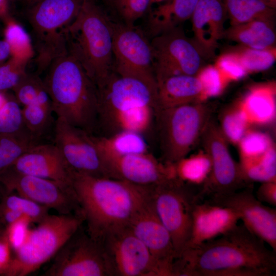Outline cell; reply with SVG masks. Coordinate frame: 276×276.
<instances>
[{"instance_id":"obj_8","label":"cell","mask_w":276,"mask_h":276,"mask_svg":"<svg viewBox=\"0 0 276 276\" xmlns=\"http://www.w3.org/2000/svg\"><path fill=\"white\" fill-rule=\"evenodd\" d=\"M83 0H32L27 17L36 42V62L44 70L67 52L64 30L76 17Z\"/></svg>"},{"instance_id":"obj_16","label":"cell","mask_w":276,"mask_h":276,"mask_svg":"<svg viewBox=\"0 0 276 276\" xmlns=\"http://www.w3.org/2000/svg\"><path fill=\"white\" fill-rule=\"evenodd\" d=\"M54 142L73 172L107 177L91 134L57 118Z\"/></svg>"},{"instance_id":"obj_34","label":"cell","mask_w":276,"mask_h":276,"mask_svg":"<svg viewBox=\"0 0 276 276\" xmlns=\"http://www.w3.org/2000/svg\"><path fill=\"white\" fill-rule=\"evenodd\" d=\"M0 208L19 213L31 223H39L49 214V209L13 193H5L0 202Z\"/></svg>"},{"instance_id":"obj_51","label":"cell","mask_w":276,"mask_h":276,"mask_svg":"<svg viewBox=\"0 0 276 276\" xmlns=\"http://www.w3.org/2000/svg\"><path fill=\"white\" fill-rule=\"evenodd\" d=\"M105 4L109 6H112L113 0H102Z\"/></svg>"},{"instance_id":"obj_5","label":"cell","mask_w":276,"mask_h":276,"mask_svg":"<svg viewBox=\"0 0 276 276\" xmlns=\"http://www.w3.org/2000/svg\"><path fill=\"white\" fill-rule=\"evenodd\" d=\"M64 35L67 52L79 62L98 88L114 72L112 20L97 0H83Z\"/></svg>"},{"instance_id":"obj_37","label":"cell","mask_w":276,"mask_h":276,"mask_svg":"<svg viewBox=\"0 0 276 276\" xmlns=\"http://www.w3.org/2000/svg\"><path fill=\"white\" fill-rule=\"evenodd\" d=\"M248 122L240 106L224 116L221 128L228 141L238 144L247 131Z\"/></svg>"},{"instance_id":"obj_41","label":"cell","mask_w":276,"mask_h":276,"mask_svg":"<svg viewBox=\"0 0 276 276\" xmlns=\"http://www.w3.org/2000/svg\"><path fill=\"white\" fill-rule=\"evenodd\" d=\"M197 76L201 83L205 98L221 92L224 79L216 66H209L201 68Z\"/></svg>"},{"instance_id":"obj_23","label":"cell","mask_w":276,"mask_h":276,"mask_svg":"<svg viewBox=\"0 0 276 276\" xmlns=\"http://www.w3.org/2000/svg\"><path fill=\"white\" fill-rule=\"evenodd\" d=\"M205 99L197 75L174 76L157 83L158 108L203 102Z\"/></svg>"},{"instance_id":"obj_31","label":"cell","mask_w":276,"mask_h":276,"mask_svg":"<svg viewBox=\"0 0 276 276\" xmlns=\"http://www.w3.org/2000/svg\"><path fill=\"white\" fill-rule=\"evenodd\" d=\"M38 139L28 133L18 135L0 134V175L33 146Z\"/></svg>"},{"instance_id":"obj_38","label":"cell","mask_w":276,"mask_h":276,"mask_svg":"<svg viewBox=\"0 0 276 276\" xmlns=\"http://www.w3.org/2000/svg\"><path fill=\"white\" fill-rule=\"evenodd\" d=\"M43 86V81L38 76L27 73L13 89L14 97L22 107L32 104Z\"/></svg>"},{"instance_id":"obj_33","label":"cell","mask_w":276,"mask_h":276,"mask_svg":"<svg viewBox=\"0 0 276 276\" xmlns=\"http://www.w3.org/2000/svg\"><path fill=\"white\" fill-rule=\"evenodd\" d=\"M52 112L51 104L34 102L23 106L22 116L27 131L38 139L49 126Z\"/></svg>"},{"instance_id":"obj_4","label":"cell","mask_w":276,"mask_h":276,"mask_svg":"<svg viewBox=\"0 0 276 276\" xmlns=\"http://www.w3.org/2000/svg\"><path fill=\"white\" fill-rule=\"evenodd\" d=\"M43 81L57 119L92 134L97 127L99 92L79 62L66 53L47 68Z\"/></svg>"},{"instance_id":"obj_20","label":"cell","mask_w":276,"mask_h":276,"mask_svg":"<svg viewBox=\"0 0 276 276\" xmlns=\"http://www.w3.org/2000/svg\"><path fill=\"white\" fill-rule=\"evenodd\" d=\"M8 169L72 187L74 172L54 144L38 143L33 146Z\"/></svg>"},{"instance_id":"obj_9","label":"cell","mask_w":276,"mask_h":276,"mask_svg":"<svg viewBox=\"0 0 276 276\" xmlns=\"http://www.w3.org/2000/svg\"><path fill=\"white\" fill-rule=\"evenodd\" d=\"M191 187L174 178L151 188L152 204L171 236L176 259L189 240L193 207L200 200Z\"/></svg>"},{"instance_id":"obj_50","label":"cell","mask_w":276,"mask_h":276,"mask_svg":"<svg viewBox=\"0 0 276 276\" xmlns=\"http://www.w3.org/2000/svg\"><path fill=\"white\" fill-rule=\"evenodd\" d=\"M6 233L5 227L0 224V238L3 237Z\"/></svg>"},{"instance_id":"obj_40","label":"cell","mask_w":276,"mask_h":276,"mask_svg":"<svg viewBox=\"0 0 276 276\" xmlns=\"http://www.w3.org/2000/svg\"><path fill=\"white\" fill-rule=\"evenodd\" d=\"M26 66L11 57L0 64V91L13 89L27 74Z\"/></svg>"},{"instance_id":"obj_30","label":"cell","mask_w":276,"mask_h":276,"mask_svg":"<svg viewBox=\"0 0 276 276\" xmlns=\"http://www.w3.org/2000/svg\"><path fill=\"white\" fill-rule=\"evenodd\" d=\"M239 164L247 183L276 181V152L274 146L260 156L240 160Z\"/></svg>"},{"instance_id":"obj_13","label":"cell","mask_w":276,"mask_h":276,"mask_svg":"<svg viewBox=\"0 0 276 276\" xmlns=\"http://www.w3.org/2000/svg\"><path fill=\"white\" fill-rule=\"evenodd\" d=\"M154 71L157 83L168 77L197 75L204 57L180 27L153 37Z\"/></svg>"},{"instance_id":"obj_6","label":"cell","mask_w":276,"mask_h":276,"mask_svg":"<svg viewBox=\"0 0 276 276\" xmlns=\"http://www.w3.org/2000/svg\"><path fill=\"white\" fill-rule=\"evenodd\" d=\"M80 213L47 215L30 230L25 242L13 251L6 276H26L54 258L63 244L81 227Z\"/></svg>"},{"instance_id":"obj_10","label":"cell","mask_w":276,"mask_h":276,"mask_svg":"<svg viewBox=\"0 0 276 276\" xmlns=\"http://www.w3.org/2000/svg\"><path fill=\"white\" fill-rule=\"evenodd\" d=\"M114 72L157 90L151 41L134 25L112 21Z\"/></svg>"},{"instance_id":"obj_27","label":"cell","mask_w":276,"mask_h":276,"mask_svg":"<svg viewBox=\"0 0 276 276\" xmlns=\"http://www.w3.org/2000/svg\"><path fill=\"white\" fill-rule=\"evenodd\" d=\"M91 138L101 158L148 152V146L143 134L131 131H122L109 135Z\"/></svg>"},{"instance_id":"obj_17","label":"cell","mask_w":276,"mask_h":276,"mask_svg":"<svg viewBox=\"0 0 276 276\" xmlns=\"http://www.w3.org/2000/svg\"><path fill=\"white\" fill-rule=\"evenodd\" d=\"M107 177L151 187L176 178L173 164L160 162L148 152L101 158Z\"/></svg>"},{"instance_id":"obj_11","label":"cell","mask_w":276,"mask_h":276,"mask_svg":"<svg viewBox=\"0 0 276 276\" xmlns=\"http://www.w3.org/2000/svg\"><path fill=\"white\" fill-rule=\"evenodd\" d=\"M204 152L211 163V171L206 181L198 191L199 199L221 196L248 186L240 166L233 158L228 140L220 127L211 120L201 137Z\"/></svg>"},{"instance_id":"obj_25","label":"cell","mask_w":276,"mask_h":276,"mask_svg":"<svg viewBox=\"0 0 276 276\" xmlns=\"http://www.w3.org/2000/svg\"><path fill=\"white\" fill-rule=\"evenodd\" d=\"M274 20L255 19L231 26L224 32L223 37L240 45L254 49L275 47L276 34Z\"/></svg>"},{"instance_id":"obj_15","label":"cell","mask_w":276,"mask_h":276,"mask_svg":"<svg viewBox=\"0 0 276 276\" xmlns=\"http://www.w3.org/2000/svg\"><path fill=\"white\" fill-rule=\"evenodd\" d=\"M0 184L5 193L16 192L59 214L80 213L72 187L58 181L7 169L0 175Z\"/></svg>"},{"instance_id":"obj_49","label":"cell","mask_w":276,"mask_h":276,"mask_svg":"<svg viewBox=\"0 0 276 276\" xmlns=\"http://www.w3.org/2000/svg\"><path fill=\"white\" fill-rule=\"evenodd\" d=\"M265 3H266L270 7L275 8L276 6V0H263Z\"/></svg>"},{"instance_id":"obj_28","label":"cell","mask_w":276,"mask_h":276,"mask_svg":"<svg viewBox=\"0 0 276 276\" xmlns=\"http://www.w3.org/2000/svg\"><path fill=\"white\" fill-rule=\"evenodd\" d=\"M176 178L191 186H201L211 171L210 159L205 152L186 156L173 164Z\"/></svg>"},{"instance_id":"obj_44","label":"cell","mask_w":276,"mask_h":276,"mask_svg":"<svg viewBox=\"0 0 276 276\" xmlns=\"http://www.w3.org/2000/svg\"><path fill=\"white\" fill-rule=\"evenodd\" d=\"M255 196L262 203L276 206V181L262 182Z\"/></svg>"},{"instance_id":"obj_52","label":"cell","mask_w":276,"mask_h":276,"mask_svg":"<svg viewBox=\"0 0 276 276\" xmlns=\"http://www.w3.org/2000/svg\"><path fill=\"white\" fill-rule=\"evenodd\" d=\"M167 0H152V4L161 3Z\"/></svg>"},{"instance_id":"obj_39","label":"cell","mask_w":276,"mask_h":276,"mask_svg":"<svg viewBox=\"0 0 276 276\" xmlns=\"http://www.w3.org/2000/svg\"><path fill=\"white\" fill-rule=\"evenodd\" d=\"M152 0H113L112 6L116 9L123 22L134 25L143 16Z\"/></svg>"},{"instance_id":"obj_19","label":"cell","mask_w":276,"mask_h":276,"mask_svg":"<svg viewBox=\"0 0 276 276\" xmlns=\"http://www.w3.org/2000/svg\"><path fill=\"white\" fill-rule=\"evenodd\" d=\"M128 227L148 248L168 276L174 275L176 259L171 236L157 215L151 198L135 215Z\"/></svg>"},{"instance_id":"obj_43","label":"cell","mask_w":276,"mask_h":276,"mask_svg":"<svg viewBox=\"0 0 276 276\" xmlns=\"http://www.w3.org/2000/svg\"><path fill=\"white\" fill-rule=\"evenodd\" d=\"M30 223L28 219L24 218L5 228L6 236L13 251L26 241L30 230Z\"/></svg>"},{"instance_id":"obj_18","label":"cell","mask_w":276,"mask_h":276,"mask_svg":"<svg viewBox=\"0 0 276 276\" xmlns=\"http://www.w3.org/2000/svg\"><path fill=\"white\" fill-rule=\"evenodd\" d=\"M209 200L238 213L246 228L276 252V210L259 201L249 186L241 191L211 197Z\"/></svg>"},{"instance_id":"obj_29","label":"cell","mask_w":276,"mask_h":276,"mask_svg":"<svg viewBox=\"0 0 276 276\" xmlns=\"http://www.w3.org/2000/svg\"><path fill=\"white\" fill-rule=\"evenodd\" d=\"M4 39L9 45L10 57L25 64L35 55L31 37L25 28L10 15L3 20Z\"/></svg>"},{"instance_id":"obj_12","label":"cell","mask_w":276,"mask_h":276,"mask_svg":"<svg viewBox=\"0 0 276 276\" xmlns=\"http://www.w3.org/2000/svg\"><path fill=\"white\" fill-rule=\"evenodd\" d=\"M100 243L112 275L168 276L148 248L128 227L108 234Z\"/></svg>"},{"instance_id":"obj_21","label":"cell","mask_w":276,"mask_h":276,"mask_svg":"<svg viewBox=\"0 0 276 276\" xmlns=\"http://www.w3.org/2000/svg\"><path fill=\"white\" fill-rule=\"evenodd\" d=\"M239 220V213L230 208L210 200L196 202L192 211L190 237L185 250L222 235L234 227Z\"/></svg>"},{"instance_id":"obj_45","label":"cell","mask_w":276,"mask_h":276,"mask_svg":"<svg viewBox=\"0 0 276 276\" xmlns=\"http://www.w3.org/2000/svg\"><path fill=\"white\" fill-rule=\"evenodd\" d=\"M12 248L6 234L0 238V274L5 275L12 261Z\"/></svg>"},{"instance_id":"obj_48","label":"cell","mask_w":276,"mask_h":276,"mask_svg":"<svg viewBox=\"0 0 276 276\" xmlns=\"http://www.w3.org/2000/svg\"><path fill=\"white\" fill-rule=\"evenodd\" d=\"M8 98V96H6L4 92L0 91V109L4 106Z\"/></svg>"},{"instance_id":"obj_47","label":"cell","mask_w":276,"mask_h":276,"mask_svg":"<svg viewBox=\"0 0 276 276\" xmlns=\"http://www.w3.org/2000/svg\"><path fill=\"white\" fill-rule=\"evenodd\" d=\"M9 16V1L0 0V18L4 20Z\"/></svg>"},{"instance_id":"obj_7","label":"cell","mask_w":276,"mask_h":276,"mask_svg":"<svg viewBox=\"0 0 276 276\" xmlns=\"http://www.w3.org/2000/svg\"><path fill=\"white\" fill-rule=\"evenodd\" d=\"M212 111L204 102L157 109L155 122L163 162L173 164L188 155L201 138Z\"/></svg>"},{"instance_id":"obj_36","label":"cell","mask_w":276,"mask_h":276,"mask_svg":"<svg viewBox=\"0 0 276 276\" xmlns=\"http://www.w3.org/2000/svg\"><path fill=\"white\" fill-rule=\"evenodd\" d=\"M238 144L240 160L260 156L273 146L267 135L253 131H247Z\"/></svg>"},{"instance_id":"obj_26","label":"cell","mask_w":276,"mask_h":276,"mask_svg":"<svg viewBox=\"0 0 276 276\" xmlns=\"http://www.w3.org/2000/svg\"><path fill=\"white\" fill-rule=\"evenodd\" d=\"M248 123L263 124L270 122L275 115V84L262 83L252 86L239 105Z\"/></svg>"},{"instance_id":"obj_24","label":"cell","mask_w":276,"mask_h":276,"mask_svg":"<svg viewBox=\"0 0 276 276\" xmlns=\"http://www.w3.org/2000/svg\"><path fill=\"white\" fill-rule=\"evenodd\" d=\"M199 0H167L150 12L147 28L153 37L180 27L191 18Z\"/></svg>"},{"instance_id":"obj_32","label":"cell","mask_w":276,"mask_h":276,"mask_svg":"<svg viewBox=\"0 0 276 276\" xmlns=\"http://www.w3.org/2000/svg\"><path fill=\"white\" fill-rule=\"evenodd\" d=\"M226 52L238 59L247 73L266 70L275 60V47L259 50L239 45Z\"/></svg>"},{"instance_id":"obj_22","label":"cell","mask_w":276,"mask_h":276,"mask_svg":"<svg viewBox=\"0 0 276 276\" xmlns=\"http://www.w3.org/2000/svg\"><path fill=\"white\" fill-rule=\"evenodd\" d=\"M222 0H199L191 17L193 41L203 56H213L223 37L227 17Z\"/></svg>"},{"instance_id":"obj_2","label":"cell","mask_w":276,"mask_h":276,"mask_svg":"<svg viewBox=\"0 0 276 276\" xmlns=\"http://www.w3.org/2000/svg\"><path fill=\"white\" fill-rule=\"evenodd\" d=\"M72 187L87 234L99 243L108 234L128 227L151 198V187L75 172Z\"/></svg>"},{"instance_id":"obj_42","label":"cell","mask_w":276,"mask_h":276,"mask_svg":"<svg viewBox=\"0 0 276 276\" xmlns=\"http://www.w3.org/2000/svg\"><path fill=\"white\" fill-rule=\"evenodd\" d=\"M216 63L215 66L223 79L237 80L247 74L238 59L229 53L226 52L220 56Z\"/></svg>"},{"instance_id":"obj_14","label":"cell","mask_w":276,"mask_h":276,"mask_svg":"<svg viewBox=\"0 0 276 276\" xmlns=\"http://www.w3.org/2000/svg\"><path fill=\"white\" fill-rule=\"evenodd\" d=\"M80 228L58 250L42 275H112L101 243Z\"/></svg>"},{"instance_id":"obj_1","label":"cell","mask_w":276,"mask_h":276,"mask_svg":"<svg viewBox=\"0 0 276 276\" xmlns=\"http://www.w3.org/2000/svg\"><path fill=\"white\" fill-rule=\"evenodd\" d=\"M176 275L271 276L276 252L243 225L185 250L175 262Z\"/></svg>"},{"instance_id":"obj_53","label":"cell","mask_w":276,"mask_h":276,"mask_svg":"<svg viewBox=\"0 0 276 276\" xmlns=\"http://www.w3.org/2000/svg\"><path fill=\"white\" fill-rule=\"evenodd\" d=\"M25 1H26V2H29L31 1H32V0H25Z\"/></svg>"},{"instance_id":"obj_3","label":"cell","mask_w":276,"mask_h":276,"mask_svg":"<svg viewBox=\"0 0 276 276\" xmlns=\"http://www.w3.org/2000/svg\"><path fill=\"white\" fill-rule=\"evenodd\" d=\"M97 127L109 135L122 131L143 134L155 120L157 90L113 72L98 88Z\"/></svg>"},{"instance_id":"obj_35","label":"cell","mask_w":276,"mask_h":276,"mask_svg":"<svg viewBox=\"0 0 276 276\" xmlns=\"http://www.w3.org/2000/svg\"><path fill=\"white\" fill-rule=\"evenodd\" d=\"M26 133H29L24 124L20 105L14 97H8L0 109V134L18 135Z\"/></svg>"},{"instance_id":"obj_46","label":"cell","mask_w":276,"mask_h":276,"mask_svg":"<svg viewBox=\"0 0 276 276\" xmlns=\"http://www.w3.org/2000/svg\"><path fill=\"white\" fill-rule=\"evenodd\" d=\"M10 56L8 44L4 39L0 40V64L6 61Z\"/></svg>"}]
</instances>
